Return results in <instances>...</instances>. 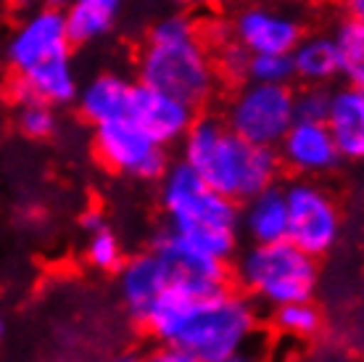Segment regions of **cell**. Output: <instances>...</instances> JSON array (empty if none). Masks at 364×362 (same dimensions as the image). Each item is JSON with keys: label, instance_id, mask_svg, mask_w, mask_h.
Segmentation results:
<instances>
[{"label": "cell", "instance_id": "obj_7", "mask_svg": "<svg viewBox=\"0 0 364 362\" xmlns=\"http://www.w3.org/2000/svg\"><path fill=\"white\" fill-rule=\"evenodd\" d=\"M288 207V233L285 241L301 252L319 259L336 249L341 238V212L328 190L311 180H296L282 188Z\"/></svg>", "mask_w": 364, "mask_h": 362}, {"label": "cell", "instance_id": "obj_17", "mask_svg": "<svg viewBox=\"0 0 364 362\" xmlns=\"http://www.w3.org/2000/svg\"><path fill=\"white\" fill-rule=\"evenodd\" d=\"M237 227L246 230L251 244L285 241V233H288V207H285L282 188L269 185V188L259 190L256 196L243 201Z\"/></svg>", "mask_w": 364, "mask_h": 362}, {"label": "cell", "instance_id": "obj_30", "mask_svg": "<svg viewBox=\"0 0 364 362\" xmlns=\"http://www.w3.org/2000/svg\"><path fill=\"white\" fill-rule=\"evenodd\" d=\"M80 225H82L87 233H95L100 227H106V219H103V214H100L98 209H87L82 217H80Z\"/></svg>", "mask_w": 364, "mask_h": 362}, {"label": "cell", "instance_id": "obj_20", "mask_svg": "<svg viewBox=\"0 0 364 362\" xmlns=\"http://www.w3.org/2000/svg\"><path fill=\"white\" fill-rule=\"evenodd\" d=\"M291 61L293 77L304 80L306 85H328L338 77V61L330 35L301 37L291 51Z\"/></svg>", "mask_w": 364, "mask_h": 362}, {"label": "cell", "instance_id": "obj_23", "mask_svg": "<svg viewBox=\"0 0 364 362\" xmlns=\"http://www.w3.org/2000/svg\"><path fill=\"white\" fill-rule=\"evenodd\" d=\"M246 80L264 85H288L293 80L291 53H256L248 58Z\"/></svg>", "mask_w": 364, "mask_h": 362}, {"label": "cell", "instance_id": "obj_3", "mask_svg": "<svg viewBox=\"0 0 364 362\" xmlns=\"http://www.w3.org/2000/svg\"><path fill=\"white\" fill-rule=\"evenodd\" d=\"M161 207L169 227L203 254L228 262L237 252V201L214 190L185 162L161 175Z\"/></svg>", "mask_w": 364, "mask_h": 362}, {"label": "cell", "instance_id": "obj_9", "mask_svg": "<svg viewBox=\"0 0 364 362\" xmlns=\"http://www.w3.org/2000/svg\"><path fill=\"white\" fill-rule=\"evenodd\" d=\"M151 252L161 259L169 275V286L180 289L188 296H214L230 289L228 262L214 259L193 246L185 236L166 225L151 241Z\"/></svg>", "mask_w": 364, "mask_h": 362}, {"label": "cell", "instance_id": "obj_13", "mask_svg": "<svg viewBox=\"0 0 364 362\" xmlns=\"http://www.w3.org/2000/svg\"><path fill=\"white\" fill-rule=\"evenodd\" d=\"M235 43L251 56L256 53H291L301 40L299 19L272 6H248L232 24Z\"/></svg>", "mask_w": 364, "mask_h": 362}, {"label": "cell", "instance_id": "obj_12", "mask_svg": "<svg viewBox=\"0 0 364 362\" xmlns=\"http://www.w3.org/2000/svg\"><path fill=\"white\" fill-rule=\"evenodd\" d=\"M127 117L146 130L156 143L166 148L169 143L182 140L188 133L193 117V106L185 100L174 98L169 93L154 90L148 85H132V95H129Z\"/></svg>", "mask_w": 364, "mask_h": 362}, {"label": "cell", "instance_id": "obj_6", "mask_svg": "<svg viewBox=\"0 0 364 362\" xmlns=\"http://www.w3.org/2000/svg\"><path fill=\"white\" fill-rule=\"evenodd\" d=\"M293 100L296 93L291 90V85H264L248 80L230 100L225 125L246 143L274 148L296 119Z\"/></svg>", "mask_w": 364, "mask_h": 362}, {"label": "cell", "instance_id": "obj_5", "mask_svg": "<svg viewBox=\"0 0 364 362\" xmlns=\"http://www.w3.org/2000/svg\"><path fill=\"white\" fill-rule=\"evenodd\" d=\"M235 281L251 301L280 307L288 301L311 299L317 289V259L291 241L251 244L237 254Z\"/></svg>", "mask_w": 364, "mask_h": 362}, {"label": "cell", "instance_id": "obj_26", "mask_svg": "<svg viewBox=\"0 0 364 362\" xmlns=\"http://www.w3.org/2000/svg\"><path fill=\"white\" fill-rule=\"evenodd\" d=\"M296 106V119L306 122H325L330 106V90L325 85H309L306 90H301L293 100Z\"/></svg>", "mask_w": 364, "mask_h": 362}, {"label": "cell", "instance_id": "obj_27", "mask_svg": "<svg viewBox=\"0 0 364 362\" xmlns=\"http://www.w3.org/2000/svg\"><path fill=\"white\" fill-rule=\"evenodd\" d=\"M248 58H251V53H248L246 48L237 46V43H228V46L222 48V56H219V66L232 80H246Z\"/></svg>", "mask_w": 364, "mask_h": 362}, {"label": "cell", "instance_id": "obj_14", "mask_svg": "<svg viewBox=\"0 0 364 362\" xmlns=\"http://www.w3.org/2000/svg\"><path fill=\"white\" fill-rule=\"evenodd\" d=\"M117 272L122 301H124L127 312L135 320L146 323V317L151 315V309L156 307V301L161 299V294L169 286L166 267L154 252H143L127 262H122Z\"/></svg>", "mask_w": 364, "mask_h": 362}, {"label": "cell", "instance_id": "obj_22", "mask_svg": "<svg viewBox=\"0 0 364 362\" xmlns=\"http://www.w3.org/2000/svg\"><path fill=\"white\" fill-rule=\"evenodd\" d=\"M319 326H322V315L311 304V299L288 301L272 309V328L288 338H311L319 333Z\"/></svg>", "mask_w": 364, "mask_h": 362}, {"label": "cell", "instance_id": "obj_35", "mask_svg": "<svg viewBox=\"0 0 364 362\" xmlns=\"http://www.w3.org/2000/svg\"><path fill=\"white\" fill-rule=\"evenodd\" d=\"M11 3H29V0H11Z\"/></svg>", "mask_w": 364, "mask_h": 362}, {"label": "cell", "instance_id": "obj_8", "mask_svg": "<svg viewBox=\"0 0 364 362\" xmlns=\"http://www.w3.org/2000/svg\"><path fill=\"white\" fill-rule=\"evenodd\" d=\"M95 156L111 172L135 180H161L166 172V151L129 117L95 125Z\"/></svg>", "mask_w": 364, "mask_h": 362}, {"label": "cell", "instance_id": "obj_18", "mask_svg": "<svg viewBox=\"0 0 364 362\" xmlns=\"http://www.w3.org/2000/svg\"><path fill=\"white\" fill-rule=\"evenodd\" d=\"M132 82L122 74H98L82 90H77V106L90 125H103L111 119L127 117Z\"/></svg>", "mask_w": 364, "mask_h": 362}, {"label": "cell", "instance_id": "obj_1", "mask_svg": "<svg viewBox=\"0 0 364 362\" xmlns=\"http://www.w3.org/2000/svg\"><path fill=\"white\" fill-rule=\"evenodd\" d=\"M146 326L161 344H174L198 362H217L259 336V309L246 294L219 291L214 296H188L166 286Z\"/></svg>", "mask_w": 364, "mask_h": 362}, {"label": "cell", "instance_id": "obj_21", "mask_svg": "<svg viewBox=\"0 0 364 362\" xmlns=\"http://www.w3.org/2000/svg\"><path fill=\"white\" fill-rule=\"evenodd\" d=\"M333 51H336L338 74L346 77L348 85H364V21L348 16L341 21L338 29L330 35Z\"/></svg>", "mask_w": 364, "mask_h": 362}, {"label": "cell", "instance_id": "obj_32", "mask_svg": "<svg viewBox=\"0 0 364 362\" xmlns=\"http://www.w3.org/2000/svg\"><path fill=\"white\" fill-rule=\"evenodd\" d=\"M106 362H137V357H132V354H122V357H114V360H106Z\"/></svg>", "mask_w": 364, "mask_h": 362}, {"label": "cell", "instance_id": "obj_28", "mask_svg": "<svg viewBox=\"0 0 364 362\" xmlns=\"http://www.w3.org/2000/svg\"><path fill=\"white\" fill-rule=\"evenodd\" d=\"M217 362H269V349H267L264 341L256 336L254 341H248V344H243L240 349H235V352L219 357Z\"/></svg>", "mask_w": 364, "mask_h": 362}, {"label": "cell", "instance_id": "obj_15", "mask_svg": "<svg viewBox=\"0 0 364 362\" xmlns=\"http://www.w3.org/2000/svg\"><path fill=\"white\" fill-rule=\"evenodd\" d=\"M14 95L18 103H27V100H40L48 106L72 103L77 98V74L69 56H58L21 72L18 82L14 85Z\"/></svg>", "mask_w": 364, "mask_h": 362}, {"label": "cell", "instance_id": "obj_4", "mask_svg": "<svg viewBox=\"0 0 364 362\" xmlns=\"http://www.w3.org/2000/svg\"><path fill=\"white\" fill-rule=\"evenodd\" d=\"M217 69L188 16H166L151 27L140 53V85L169 93L193 109L209 98Z\"/></svg>", "mask_w": 364, "mask_h": 362}, {"label": "cell", "instance_id": "obj_24", "mask_svg": "<svg viewBox=\"0 0 364 362\" xmlns=\"http://www.w3.org/2000/svg\"><path fill=\"white\" fill-rule=\"evenodd\" d=\"M87 259L92 267H98L103 272H117L124 262V252L119 244L117 233H111L109 227H100L95 233H90L87 241Z\"/></svg>", "mask_w": 364, "mask_h": 362}, {"label": "cell", "instance_id": "obj_16", "mask_svg": "<svg viewBox=\"0 0 364 362\" xmlns=\"http://www.w3.org/2000/svg\"><path fill=\"white\" fill-rule=\"evenodd\" d=\"M330 135L336 140L341 159H362L364 156V90L359 85H346L330 93L328 117Z\"/></svg>", "mask_w": 364, "mask_h": 362}, {"label": "cell", "instance_id": "obj_2", "mask_svg": "<svg viewBox=\"0 0 364 362\" xmlns=\"http://www.w3.org/2000/svg\"><path fill=\"white\" fill-rule=\"evenodd\" d=\"M182 162L232 201H246L277 182L280 156L269 145H254L214 117L193 119L182 135Z\"/></svg>", "mask_w": 364, "mask_h": 362}, {"label": "cell", "instance_id": "obj_34", "mask_svg": "<svg viewBox=\"0 0 364 362\" xmlns=\"http://www.w3.org/2000/svg\"><path fill=\"white\" fill-rule=\"evenodd\" d=\"M61 3H66V0H48V6H61Z\"/></svg>", "mask_w": 364, "mask_h": 362}, {"label": "cell", "instance_id": "obj_10", "mask_svg": "<svg viewBox=\"0 0 364 362\" xmlns=\"http://www.w3.org/2000/svg\"><path fill=\"white\" fill-rule=\"evenodd\" d=\"M69 32H66L64 11L58 6L35 11L27 21H21V27L14 32L9 43V61L18 74L46 63L58 56H69Z\"/></svg>", "mask_w": 364, "mask_h": 362}, {"label": "cell", "instance_id": "obj_29", "mask_svg": "<svg viewBox=\"0 0 364 362\" xmlns=\"http://www.w3.org/2000/svg\"><path fill=\"white\" fill-rule=\"evenodd\" d=\"M137 362H198V360H196L193 354L185 352V349H180V346L159 344L156 349H151V352L143 354Z\"/></svg>", "mask_w": 364, "mask_h": 362}, {"label": "cell", "instance_id": "obj_33", "mask_svg": "<svg viewBox=\"0 0 364 362\" xmlns=\"http://www.w3.org/2000/svg\"><path fill=\"white\" fill-rule=\"evenodd\" d=\"M3 336H6V323H3V317H0V341H3Z\"/></svg>", "mask_w": 364, "mask_h": 362}, {"label": "cell", "instance_id": "obj_19", "mask_svg": "<svg viewBox=\"0 0 364 362\" xmlns=\"http://www.w3.org/2000/svg\"><path fill=\"white\" fill-rule=\"evenodd\" d=\"M124 0H66L64 21L72 46H87L117 27Z\"/></svg>", "mask_w": 364, "mask_h": 362}, {"label": "cell", "instance_id": "obj_25", "mask_svg": "<svg viewBox=\"0 0 364 362\" xmlns=\"http://www.w3.org/2000/svg\"><path fill=\"white\" fill-rule=\"evenodd\" d=\"M18 130L32 140H46L55 133L58 119H55L53 106L40 103V100H27V103H18Z\"/></svg>", "mask_w": 364, "mask_h": 362}, {"label": "cell", "instance_id": "obj_31", "mask_svg": "<svg viewBox=\"0 0 364 362\" xmlns=\"http://www.w3.org/2000/svg\"><path fill=\"white\" fill-rule=\"evenodd\" d=\"M341 3L348 11V16H356V19L364 16V0H341Z\"/></svg>", "mask_w": 364, "mask_h": 362}, {"label": "cell", "instance_id": "obj_11", "mask_svg": "<svg viewBox=\"0 0 364 362\" xmlns=\"http://www.w3.org/2000/svg\"><path fill=\"white\" fill-rule=\"evenodd\" d=\"M280 156V164L304 177H317V175L333 172L341 162V154L336 148V140L330 135L325 122H306V119H293L288 133L274 145Z\"/></svg>", "mask_w": 364, "mask_h": 362}]
</instances>
